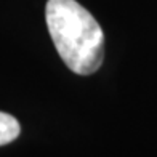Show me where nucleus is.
Segmentation results:
<instances>
[{"label": "nucleus", "instance_id": "nucleus-2", "mask_svg": "<svg viewBox=\"0 0 157 157\" xmlns=\"http://www.w3.org/2000/svg\"><path fill=\"white\" fill-rule=\"evenodd\" d=\"M21 133L19 122L6 112H0V146L15 141Z\"/></svg>", "mask_w": 157, "mask_h": 157}, {"label": "nucleus", "instance_id": "nucleus-1", "mask_svg": "<svg viewBox=\"0 0 157 157\" xmlns=\"http://www.w3.org/2000/svg\"><path fill=\"white\" fill-rule=\"evenodd\" d=\"M45 18L53 44L72 72L90 75L101 67L104 34L88 10L75 0H48Z\"/></svg>", "mask_w": 157, "mask_h": 157}]
</instances>
